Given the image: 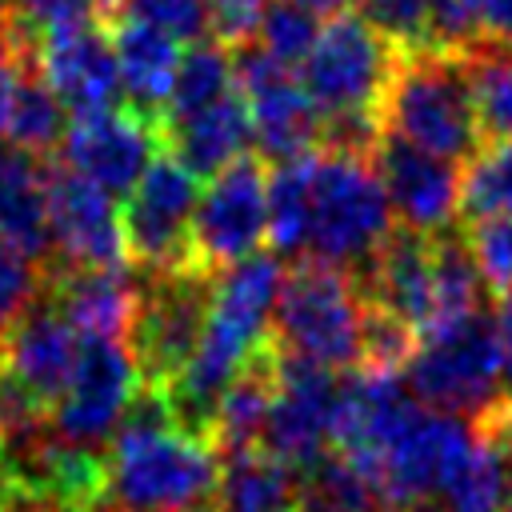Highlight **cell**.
<instances>
[{"instance_id": "cell-38", "label": "cell", "mask_w": 512, "mask_h": 512, "mask_svg": "<svg viewBox=\"0 0 512 512\" xmlns=\"http://www.w3.org/2000/svg\"><path fill=\"white\" fill-rule=\"evenodd\" d=\"M428 4H432V48L464 52L480 40L472 0H428Z\"/></svg>"}, {"instance_id": "cell-25", "label": "cell", "mask_w": 512, "mask_h": 512, "mask_svg": "<svg viewBox=\"0 0 512 512\" xmlns=\"http://www.w3.org/2000/svg\"><path fill=\"white\" fill-rule=\"evenodd\" d=\"M300 504V472L276 460L268 448H244L220 456L216 512H292Z\"/></svg>"}, {"instance_id": "cell-24", "label": "cell", "mask_w": 512, "mask_h": 512, "mask_svg": "<svg viewBox=\"0 0 512 512\" xmlns=\"http://www.w3.org/2000/svg\"><path fill=\"white\" fill-rule=\"evenodd\" d=\"M276 388H280V368H276V348L268 340L216 400L208 440L216 444L220 456L256 448L264 440V428H268V416L276 404Z\"/></svg>"}, {"instance_id": "cell-12", "label": "cell", "mask_w": 512, "mask_h": 512, "mask_svg": "<svg viewBox=\"0 0 512 512\" xmlns=\"http://www.w3.org/2000/svg\"><path fill=\"white\" fill-rule=\"evenodd\" d=\"M140 388H144V376L124 340L84 336L76 372L52 408V432L64 440L100 448L108 436H116Z\"/></svg>"}, {"instance_id": "cell-23", "label": "cell", "mask_w": 512, "mask_h": 512, "mask_svg": "<svg viewBox=\"0 0 512 512\" xmlns=\"http://www.w3.org/2000/svg\"><path fill=\"white\" fill-rule=\"evenodd\" d=\"M164 140L168 148L200 176H216L220 168H228L232 160L248 156V144H252V116H248V100L244 92H228L224 100H216L212 108L188 116V120H176L164 128Z\"/></svg>"}, {"instance_id": "cell-18", "label": "cell", "mask_w": 512, "mask_h": 512, "mask_svg": "<svg viewBox=\"0 0 512 512\" xmlns=\"http://www.w3.org/2000/svg\"><path fill=\"white\" fill-rule=\"evenodd\" d=\"M364 300L396 320H404L416 336L432 328L436 316V240L428 232H412L396 224L388 240L372 252V260L356 272Z\"/></svg>"}, {"instance_id": "cell-16", "label": "cell", "mask_w": 512, "mask_h": 512, "mask_svg": "<svg viewBox=\"0 0 512 512\" xmlns=\"http://www.w3.org/2000/svg\"><path fill=\"white\" fill-rule=\"evenodd\" d=\"M48 228H52V268H116L128 264L120 212L112 192L72 172L68 164H48Z\"/></svg>"}, {"instance_id": "cell-1", "label": "cell", "mask_w": 512, "mask_h": 512, "mask_svg": "<svg viewBox=\"0 0 512 512\" xmlns=\"http://www.w3.org/2000/svg\"><path fill=\"white\" fill-rule=\"evenodd\" d=\"M280 284H284V272L276 252H256L216 276L200 344L188 368L164 388L168 412L184 432L208 440L220 392L272 340V312H276Z\"/></svg>"}, {"instance_id": "cell-39", "label": "cell", "mask_w": 512, "mask_h": 512, "mask_svg": "<svg viewBox=\"0 0 512 512\" xmlns=\"http://www.w3.org/2000/svg\"><path fill=\"white\" fill-rule=\"evenodd\" d=\"M208 4V20H212V36L228 48H240L256 36L260 16L272 0H204Z\"/></svg>"}, {"instance_id": "cell-9", "label": "cell", "mask_w": 512, "mask_h": 512, "mask_svg": "<svg viewBox=\"0 0 512 512\" xmlns=\"http://www.w3.org/2000/svg\"><path fill=\"white\" fill-rule=\"evenodd\" d=\"M200 184L204 180L164 144L144 168V176L132 184V192L124 196V212H120L124 252L140 276L192 264L188 236H192Z\"/></svg>"}, {"instance_id": "cell-31", "label": "cell", "mask_w": 512, "mask_h": 512, "mask_svg": "<svg viewBox=\"0 0 512 512\" xmlns=\"http://www.w3.org/2000/svg\"><path fill=\"white\" fill-rule=\"evenodd\" d=\"M64 104L60 96L44 84V76L28 64L16 88V104H12V124H8V140L12 148H24L32 156H48L52 148H60L64 140Z\"/></svg>"}, {"instance_id": "cell-30", "label": "cell", "mask_w": 512, "mask_h": 512, "mask_svg": "<svg viewBox=\"0 0 512 512\" xmlns=\"http://www.w3.org/2000/svg\"><path fill=\"white\" fill-rule=\"evenodd\" d=\"M300 508L304 512H384L372 480L340 452H324L308 472H300Z\"/></svg>"}, {"instance_id": "cell-22", "label": "cell", "mask_w": 512, "mask_h": 512, "mask_svg": "<svg viewBox=\"0 0 512 512\" xmlns=\"http://www.w3.org/2000/svg\"><path fill=\"white\" fill-rule=\"evenodd\" d=\"M0 240L52 260V228H48V164L24 148H0Z\"/></svg>"}, {"instance_id": "cell-3", "label": "cell", "mask_w": 512, "mask_h": 512, "mask_svg": "<svg viewBox=\"0 0 512 512\" xmlns=\"http://www.w3.org/2000/svg\"><path fill=\"white\" fill-rule=\"evenodd\" d=\"M368 300L352 268L328 260H296L272 312V348L332 372L364 364Z\"/></svg>"}, {"instance_id": "cell-29", "label": "cell", "mask_w": 512, "mask_h": 512, "mask_svg": "<svg viewBox=\"0 0 512 512\" xmlns=\"http://www.w3.org/2000/svg\"><path fill=\"white\" fill-rule=\"evenodd\" d=\"M512 500V472L496 444L476 432V448L448 480L432 512H504Z\"/></svg>"}, {"instance_id": "cell-35", "label": "cell", "mask_w": 512, "mask_h": 512, "mask_svg": "<svg viewBox=\"0 0 512 512\" xmlns=\"http://www.w3.org/2000/svg\"><path fill=\"white\" fill-rule=\"evenodd\" d=\"M360 16L396 48H432V4L428 0H360Z\"/></svg>"}, {"instance_id": "cell-21", "label": "cell", "mask_w": 512, "mask_h": 512, "mask_svg": "<svg viewBox=\"0 0 512 512\" xmlns=\"http://www.w3.org/2000/svg\"><path fill=\"white\" fill-rule=\"evenodd\" d=\"M112 32V52L120 64V84L132 108L164 120L172 84H176V68H180V40H172L168 32L140 24V20H108Z\"/></svg>"}, {"instance_id": "cell-32", "label": "cell", "mask_w": 512, "mask_h": 512, "mask_svg": "<svg viewBox=\"0 0 512 512\" xmlns=\"http://www.w3.org/2000/svg\"><path fill=\"white\" fill-rule=\"evenodd\" d=\"M508 212H512V140H492L464 168L460 216L488 220V216H508Z\"/></svg>"}, {"instance_id": "cell-13", "label": "cell", "mask_w": 512, "mask_h": 512, "mask_svg": "<svg viewBox=\"0 0 512 512\" xmlns=\"http://www.w3.org/2000/svg\"><path fill=\"white\" fill-rule=\"evenodd\" d=\"M236 56V88L248 100L256 152L272 164L312 152L324 136V116L312 104L308 88L292 76L288 64L272 60L256 40L232 48Z\"/></svg>"}, {"instance_id": "cell-14", "label": "cell", "mask_w": 512, "mask_h": 512, "mask_svg": "<svg viewBox=\"0 0 512 512\" xmlns=\"http://www.w3.org/2000/svg\"><path fill=\"white\" fill-rule=\"evenodd\" d=\"M164 144V120L132 104H116L100 112H76L68 120L60 140V164L88 176L112 196H128Z\"/></svg>"}, {"instance_id": "cell-26", "label": "cell", "mask_w": 512, "mask_h": 512, "mask_svg": "<svg viewBox=\"0 0 512 512\" xmlns=\"http://www.w3.org/2000/svg\"><path fill=\"white\" fill-rule=\"evenodd\" d=\"M312 168L316 148L292 160H280L268 172V244L276 256L304 260L312 228Z\"/></svg>"}, {"instance_id": "cell-34", "label": "cell", "mask_w": 512, "mask_h": 512, "mask_svg": "<svg viewBox=\"0 0 512 512\" xmlns=\"http://www.w3.org/2000/svg\"><path fill=\"white\" fill-rule=\"evenodd\" d=\"M116 16L152 24V28L168 32L180 44L208 40V32H212L208 4L204 0H112V20Z\"/></svg>"}, {"instance_id": "cell-45", "label": "cell", "mask_w": 512, "mask_h": 512, "mask_svg": "<svg viewBox=\"0 0 512 512\" xmlns=\"http://www.w3.org/2000/svg\"><path fill=\"white\" fill-rule=\"evenodd\" d=\"M176 512H216V504L208 508V504H192V508H176Z\"/></svg>"}, {"instance_id": "cell-15", "label": "cell", "mask_w": 512, "mask_h": 512, "mask_svg": "<svg viewBox=\"0 0 512 512\" xmlns=\"http://www.w3.org/2000/svg\"><path fill=\"white\" fill-rule=\"evenodd\" d=\"M276 368H280V388H276V404H272L260 448H268L292 472H308L332 444L344 376L280 352H276Z\"/></svg>"}, {"instance_id": "cell-7", "label": "cell", "mask_w": 512, "mask_h": 512, "mask_svg": "<svg viewBox=\"0 0 512 512\" xmlns=\"http://www.w3.org/2000/svg\"><path fill=\"white\" fill-rule=\"evenodd\" d=\"M404 380L420 404L480 424L504 400L496 312L480 308L456 324L420 336Z\"/></svg>"}, {"instance_id": "cell-43", "label": "cell", "mask_w": 512, "mask_h": 512, "mask_svg": "<svg viewBox=\"0 0 512 512\" xmlns=\"http://www.w3.org/2000/svg\"><path fill=\"white\" fill-rule=\"evenodd\" d=\"M496 336H500V380H504V400H512V292H500V304H496Z\"/></svg>"}, {"instance_id": "cell-44", "label": "cell", "mask_w": 512, "mask_h": 512, "mask_svg": "<svg viewBox=\"0 0 512 512\" xmlns=\"http://www.w3.org/2000/svg\"><path fill=\"white\" fill-rule=\"evenodd\" d=\"M296 4H304V8L316 12V16H340V12L360 8V0H296Z\"/></svg>"}, {"instance_id": "cell-20", "label": "cell", "mask_w": 512, "mask_h": 512, "mask_svg": "<svg viewBox=\"0 0 512 512\" xmlns=\"http://www.w3.org/2000/svg\"><path fill=\"white\" fill-rule=\"evenodd\" d=\"M44 292L72 320L80 336L124 340L132 332L136 304H140V272H128L124 264L116 268H52L48 264Z\"/></svg>"}, {"instance_id": "cell-2", "label": "cell", "mask_w": 512, "mask_h": 512, "mask_svg": "<svg viewBox=\"0 0 512 512\" xmlns=\"http://www.w3.org/2000/svg\"><path fill=\"white\" fill-rule=\"evenodd\" d=\"M216 480V444L184 432L164 392L140 388L108 448V504L120 512H176L204 504Z\"/></svg>"}, {"instance_id": "cell-4", "label": "cell", "mask_w": 512, "mask_h": 512, "mask_svg": "<svg viewBox=\"0 0 512 512\" xmlns=\"http://www.w3.org/2000/svg\"><path fill=\"white\" fill-rule=\"evenodd\" d=\"M384 132H396L444 160H472L484 148L460 52H400L380 104Z\"/></svg>"}, {"instance_id": "cell-36", "label": "cell", "mask_w": 512, "mask_h": 512, "mask_svg": "<svg viewBox=\"0 0 512 512\" xmlns=\"http://www.w3.org/2000/svg\"><path fill=\"white\" fill-rule=\"evenodd\" d=\"M48 284V264L0 240V332L16 324Z\"/></svg>"}, {"instance_id": "cell-19", "label": "cell", "mask_w": 512, "mask_h": 512, "mask_svg": "<svg viewBox=\"0 0 512 512\" xmlns=\"http://www.w3.org/2000/svg\"><path fill=\"white\" fill-rule=\"evenodd\" d=\"M80 332L72 328V320L52 304V296L44 292L16 324H8L0 332V364L48 408H56V400L64 396L76 360H80Z\"/></svg>"}, {"instance_id": "cell-42", "label": "cell", "mask_w": 512, "mask_h": 512, "mask_svg": "<svg viewBox=\"0 0 512 512\" xmlns=\"http://www.w3.org/2000/svg\"><path fill=\"white\" fill-rule=\"evenodd\" d=\"M476 432L496 444V452L504 456V464H508V472H512V400H500V404L476 424Z\"/></svg>"}, {"instance_id": "cell-33", "label": "cell", "mask_w": 512, "mask_h": 512, "mask_svg": "<svg viewBox=\"0 0 512 512\" xmlns=\"http://www.w3.org/2000/svg\"><path fill=\"white\" fill-rule=\"evenodd\" d=\"M316 32H320L316 12H308V8L296 4V0H272V4L264 8V16H260V28H256L252 40H256L272 60L296 68V64H304V56L312 52Z\"/></svg>"}, {"instance_id": "cell-40", "label": "cell", "mask_w": 512, "mask_h": 512, "mask_svg": "<svg viewBox=\"0 0 512 512\" xmlns=\"http://www.w3.org/2000/svg\"><path fill=\"white\" fill-rule=\"evenodd\" d=\"M28 52L8 36V28L0 24V140L8 136V124H12V104H16V88H20V76L28 68Z\"/></svg>"}, {"instance_id": "cell-27", "label": "cell", "mask_w": 512, "mask_h": 512, "mask_svg": "<svg viewBox=\"0 0 512 512\" xmlns=\"http://www.w3.org/2000/svg\"><path fill=\"white\" fill-rule=\"evenodd\" d=\"M228 92H236V56H232V48L220 44L216 36L184 44L176 84H172V96H168V108H164V128L212 108Z\"/></svg>"}, {"instance_id": "cell-11", "label": "cell", "mask_w": 512, "mask_h": 512, "mask_svg": "<svg viewBox=\"0 0 512 512\" xmlns=\"http://www.w3.org/2000/svg\"><path fill=\"white\" fill-rule=\"evenodd\" d=\"M28 60L44 76V84L60 96V104L72 108V116L124 104L112 32L108 20L100 16H64L48 24L32 40Z\"/></svg>"}, {"instance_id": "cell-8", "label": "cell", "mask_w": 512, "mask_h": 512, "mask_svg": "<svg viewBox=\"0 0 512 512\" xmlns=\"http://www.w3.org/2000/svg\"><path fill=\"white\" fill-rule=\"evenodd\" d=\"M212 292L216 272H204L196 264L140 276V304L128 332V348L140 364L144 388L164 392L188 368L208 324Z\"/></svg>"}, {"instance_id": "cell-5", "label": "cell", "mask_w": 512, "mask_h": 512, "mask_svg": "<svg viewBox=\"0 0 512 512\" xmlns=\"http://www.w3.org/2000/svg\"><path fill=\"white\" fill-rule=\"evenodd\" d=\"M392 232V204L372 156L324 148L312 168L308 256L360 272Z\"/></svg>"}, {"instance_id": "cell-41", "label": "cell", "mask_w": 512, "mask_h": 512, "mask_svg": "<svg viewBox=\"0 0 512 512\" xmlns=\"http://www.w3.org/2000/svg\"><path fill=\"white\" fill-rule=\"evenodd\" d=\"M472 4H476L480 40L512 48V0H472Z\"/></svg>"}, {"instance_id": "cell-17", "label": "cell", "mask_w": 512, "mask_h": 512, "mask_svg": "<svg viewBox=\"0 0 512 512\" xmlns=\"http://www.w3.org/2000/svg\"><path fill=\"white\" fill-rule=\"evenodd\" d=\"M372 164L384 180L392 216L412 232H444L456 224L460 196H464V172L456 160H444L396 132H380L372 148Z\"/></svg>"}, {"instance_id": "cell-10", "label": "cell", "mask_w": 512, "mask_h": 512, "mask_svg": "<svg viewBox=\"0 0 512 512\" xmlns=\"http://www.w3.org/2000/svg\"><path fill=\"white\" fill-rule=\"evenodd\" d=\"M268 236V172L264 156L248 152L208 176L192 212L188 260L204 272H224L260 252Z\"/></svg>"}, {"instance_id": "cell-46", "label": "cell", "mask_w": 512, "mask_h": 512, "mask_svg": "<svg viewBox=\"0 0 512 512\" xmlns=\"http://www.w3.org/2000/svg\"><path fill=\"white\" fill-rule=\"evenodd\" d=\"M4 12H8V0H0V16H4Z\"/></svg>"}, {"instance_id": "cell-6", "label": "cell", "mask_w": 512, "mask_h": 512, "mask_svg": "<svg viewBox=\"0 0 512 512\" xmlns=\"http://www.w3.org/2000/svg\"><path fill=\"white\" fill-rule=\"evenodd\" d=\"M396 60L400 52L360 12L328 16V24H320L316 32L312 52L300 64V84L320 108L324 128L348 120L380 124V104L392 84Z\"/></svg>"}, {"instance_id": "cell-28", "label": "cell", "mask_w": 512, "mask_h": 512, "mask_svg": "<svg viewBox=\"0 0 512 512\" xmlns=\"http://www.w3.org/2000/svg\"><path fill=\"white\" fill-rule=\"evenodd\" d=\"M460 60H464V76H468V92H472L484 144L512 140V48L476 40L472 48L460 52Z\"/></svg>"}, {"instance_id": "cell-37", "label": "cell", "mask_w": 512, "mask_h": 512, "mask_svg": "<svg viewBox=\"0 0 512 512\" xmlns=\"http://www.w3.org/2000/svg\"><path fill=\"white\" fill-rule=\"evenodd\" d=\"M468 244L472 256L488 280L492 292H512V212L508 216H488V220H468Z\"/></svg>"}]
</instances>
